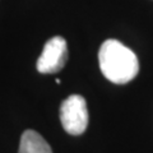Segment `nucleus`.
I'll list each match as a JSON object with an SVG mask.
<instances>
[{
  "label": "nucleus",
  "mask_w": 153,
  "mask_h": 153,
  "mask_svg": "<svg viewBox=\"0 0 153 153\" xmlns=\"http://www.w3.org/2000/svg\"><path fill=\"white\" fill-rule=\"evenodd\" d=\"M68 60V45L63 37L55 36L45 44L37 60V70L42 74L57 73Z\"/></svg>",
  "instance_id": "3"
},
{
  "label": "nucleus",
  "mask_w": 153,
  "mask_h": 153,
  "mask_svg": "<svg viewBox=\"0 0 153 153\" xmlns=\"http://www.w3.org/2000/svg\"><path fill=\"white\" fill-rule=\"evenodd\" d=\"M60 121L64 130L70 135H80L88 126V108L84 97L80 94H71L61 102Z\"/></svg>",
  "instance_id": "2"
},
{
  "label": "nucleus",
  "mask_w": 153,
  "mask_h": 153,
  "mask_svg": "<svg viewBox=\"0 0 153 153\" xmlns=\"http://www.w3.org/2000/svg\"><path fill=\"white\" fill-rule=\"evenodd\" d=\"M18 153H52V149L37 131L26 130L21 137Z\"/></svg>",
  "instance_id": "4"
},
{
  "label": "nucleus",
  "mask_w": 153,
  "mask_h": 153,
  "mask_svg": "<svg viewBox=\"0 0 153 153\" xmlns=\"http://www.w3.org/2000/svg\"><path fill=\"white\" fill-rule=\"evenodd\" d=\"M98 63L105 78L115 84H125L139 73L137 55L120 41L110 38L100 47Z\"/></svg>",
  "instance_id": "1"
}]
</instances>
